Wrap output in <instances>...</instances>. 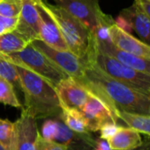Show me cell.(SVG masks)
<instances>
[{"instance_id":"29","label":"cell","mask_w":150,"mask_h":150,"mask_svg":"<svg viewBox=\"0 0 150 150\" xmlns=\"http://www.w3.org/2000/svg\"><path fill=\"white\" fill-rule=\"evenodd\" d=\"M0 150H6V149H4V147H3V146L0 144Z\"/></svg>"},{"instance_id":"15","label":"cell","mask_w":150,"mask_h":150,"mask_svg":"<svg viewBox=\"0 0 150 150\" xmlns=\"http://www.w3.org/2000/svg\"><path fill=\"white\" fill-rule=\"evenodd\" d=\"M129 24L131 30L135 32L139 39L150 47V20L133 3L130 7L123 10L120 15Z\"/></svg>"},{"instance_id":"9","label":"cell","mask_w":150,"mask_h":150,"mask_svg":"<svg viewBox=\"0 0 150 150\" xmlns=\"http://www.w3.org/2000/svg\"><path fill=\"white\" fill-rule=\"evenodd\" d=\"M84 117L88 130L96 132L107 123H117L118 119L108 107V105L96 95L91 94L88 101L80 110Z\"/></svg>"},{"instance_id":"7","label":"cell","mask_w":150,"mask_h":150,"mask_svg":"<svg viewBox=\"0 0 150 150\" xmlns=\"http://www.w3.org/2000/svg\"><path fill=\"white\" fill-rule=\"evenodd\" d=\"M31 44L70 77L78 81H81L84 78L85 65L71 51L55 49L45 44L41 40H34Z\"/></svg>"},{"instance_id":"21","label":"cell","mask_w":150,"mask_h":150,"mask_svg":"<svg viewBox=\"0 0 150 150\" xmlns=\"http://www.w3.org/2000/svg\"><path fill=\"white\" fill-rule=\"evenodd\" d=\"M0 144L6 150H15V124L0 119Z\"/></svg>"},{"instance_id":"17","label":"cell","mask_w":150,"mask_h":150,"mask_svg":"<svg viewBox=\"0 0 150 150\" xmlns=\"http://www.w3.org/2000/svg\"><path fill=\"white\" fill-rule=\"evenodd\" d=\"M30 44L16 30L0 35V54L19 52Z\"/></svg>"},{"instance_id":"3","label":"cell","mask_w":150,"mask_h":150,"mask_svg":"<svg viewBox=\"0 0 150 150\" xmlns=\"http://www.w3.org/2000/svg\"><path fill=\"white\" fill-rule=\"evenodd\" d=\"M44 9L56 21L69 51L74 54L84 64L95 43V37L77 18L57 5L41 1Z\"/></svg>"},{"instance_id":"2","label":"cell","mask_w":150,"mask_h":150,"mask_svg":"<svg viewBox=\"0 0 150 150\" xmlns=\"http://www.w3.org/2000/svg\"><path fill=\"white\" fill-rule=\"evenodd\" d=\"M15 65V64H14ZM25 98L26 112L35 120L59 117L62 106L56 88L31 70L16 65Z\"/></svg>"},{"instance_id":"11","label":"cell","mask_w":150,"mask_h":150,"mask_svg":"<svg viewBox=\"0 0 150 150\" xmlns=\"http://www.w3.org/2000/svg\"><path fill=\"white\" fill-rule=\"evenodd\" d=\"M38 9L40 18V40L48 46L57 50H69L65 42L59 28L52 16L44 9L42 0H33Z\"/></svg>"},{"instance_id":"5","label":"cell","mask_w":150,"mask_h":150,"mask_svg":"<svg viewBox=\"0 0 150 150\" xmlns=\"http://www.w3.org/2000/svg\"><path fill=\"white\" fill-rule=\"evenodd\" d=\"M0 55L10 62L39 75L55 88L62 80L70 77L31 43L19 52Z\"/></svg>"},{"instance_id":"27","label":"cell","mask_w":150,"mask_h":150,"mask_svg":"<svg viewBox=\"0 0 150 150\" xmlns=\"http://www.w3.org/2000/svg\"><path fill=\"white\" fill-rule=\"evenodd\" d=\"M119 127H120L117 123H107V124L103 125L101 127V129L99 130L101 133V134H100L101 139L108 141L109 139H111L117 134Z\"/></svg>"},{"instance_id":"12","label":"cell","mask_w":150,"mask_h":150,"mask_svg":"<svg viewBox=\"0 0 150 150\" xmlns=\"http://www.w3.org/2000/svg\"><path fill=\"white\" fill-rule=\"evenodd\" d=\"M110 35L112 44L118 49L136 56L150 59L149 46L132 33L121 29L115 23L110 27Z\"/></svg>"},{"instance_id":"28","label":"cell","mask_w":150,"mask_h":150,"mask_svg":"<svg viewBox=\"0 0 150 150\" xmlns=\"http://www.w3.org/2000/svg\"><path fill=\"white\" fill-rule=\"evenodd\" d=\"M134 4L150 20V0H134Z\"/></svg>"},{"instance_id":"14","label":"cell","mask_w":150,"mask_h":150,"mask_svg":"<svg viewBox=\"0 0 150 150\" xmlns=\"http://www.w3.org/2000/svg\"><path fill=\"white\" fill-rule=\"evenodd\" d=\"M95 43L96 49L100 52L117 59L120 62L133 69L150 75V59L136 56L124 52L115 47L112 42H102L97 41L95 39Z\"/></svg>"},{"instance_id":"30","label":"cell","mask_w":150,"mask_h":150,"mask_svg":"<svg viewBox=\"0 0 150 150\" xmlns=\"http://www.w3.org/2000/svg\"><path fill=\"white\" fill-rule=\"evenodd\" d=\"M149 114H150V109H149Z\"/></svg>"},{"instance_id":"1","label":"cell","mask_w":150,"mask_h":150,"mask_svg":"<svg viewBox=\"0 0 150 150\" xmlns=\"http://www.w3.org/2000/svg\"><path fill=\"white\" fill-rule=\"evenodd\" d=\"M84 65V78L80 82L101 98L117 119L118 112L150 115V98L108 76L93 63Z\"/></svg>"},{"instance_id":"20","label":"cell","mask_w":150,"mask_h":150,"mask_svg":"<svg viewBox=\"0 0 150 150\" xmlns=\"http://www.w3.org/2000/svg\"><path fill=\"white\" fill-rule=\"evenodd\" d=\"M0 77L11 83L14 89L22 91L20 78L16 65L5 60L0 55Z\"/></svg>"},{"instance_id":"10","label":"cell","mask_w":150,"mask_h":150,"mask_svg":"<svg viewBox=\"0 0 150 150\" xmlns=\"http://www.w3.org/2000/svg\"><path fill=\"white\" fill-rule=\"evenodd\" d=\"M15 124V150H38L37 142L40 133L36 120L22 107L20 117Z\"/></svg>"},{"instance_id":"19","label":"cell","mask_w":150,"mask_h":150,"mask_svg":"<svg viewBox=\"0 0 150 150\" xmlns=\"http://www.w3.org/2000/svg\"><path fill=\"white\" fill-rule=\"evenodd\" d=\"M117 117L118 120L140 134H144L150 137V115L133 114L125 112H118Z\"/></svg>"},{"instance_id":"16","label":"cell","mask_w":150,"mask_h":150,"mask_svg":"<svg viewBox=\"0 0 150 150\" xmlns=\"http://www.w3.org/2000/svg\"><path fill=\"white\" fill-rule=\"evenodd\" d=\"M107 142L111 150H133L141 146L143 140L136 130L120 127L117 134Z\"/></svg>"},{"instance_id":"18","label":"cell","mask_w":150,"mask_h":150,"mask_svg":"<svg viewBox=\"0 0 150 150\" xmlns=\"http://www.w3.org/2000/svg\"><path fill=\"white\" fill-rule=\"evenodd\" d=\"M62 122L72 131L78 134H88L87 122L82 116L80 111L76 109H68L62 107V114L60 116Z\"/></svg>"},{"instance_id":"24","label":"cell","mask_w":150,"mask_h":150,"mask_svg":"<svg viewBox=\"0 0 150 150\" xmlns=\"http://www.w3.org/2000/svg\"><path fill=\"white\" fill-rule=\"evenodd\" d=\"M57 132H58V120H47L42 127L40 136L43 140L49 142H54Z\"/></svg>"},{"instance_id":"22","label":"cell","mask_w":150,"mask_h":150,"mask_svg":"<svg viewBox=\"0 0 150 150\" xmlns=\"http://www.w3.org/2000/svg\"><path fill=\"white\" fill-rule=\"evenodd\" d=\"M13 85L4 78L0 77V104L10 105L15 108H21Z\"/></svg>"},{"instance_id":"13","label":"cell","mask_w":150,"mask_h":150,"mask_svg":"<svg viewBox=\"0 0 150 150\" xmlns=\"http://www.w3.org/2000/svg\"><path fill=\"white\" fill-rule=\"evenodd\" d=\"M39 24V12L33 0H22L19 24L15 30L31 43L34 40H40Z\"/></svg>"},{"instance_id":"8","label":"cell","mask_w":150,"mask_h":150,"mask_svg":"<svg viewBox=\"0 0 150 150\" xmlns=\"http://www.w3.org/2000/svg\"><path fill=\"white\" fill-rule=\"evenodd\" d=\"M56 91L62 107L79 111L87 104L92 94L84 83L72 77L62 80L56 86Z\"/></svg>"},{"instance_id":"6","label":"cell","mask_w":150,"mask_h":150,"mask_svg":"<svg viewBox=\"0 0 150 150\" xmlns=\"http://www.w3.org/2000/svg\"><path fill=\"white\" fill-rule=\"evenodd\" d=\"M79 21L94 34L102 25H112L115 20L101 10L98 0H52Z\"/></svg>"},{"instance_id":"25","label":"cell","mask_w":150,"mask_h":150,"mask_svg":"<svg viewBox=\"0 0 150 150\" xmlns=\"http://www.w3.org/2000/svg\"><path fill=\"white\" fill-rule=\"evenodd\" d=\"M19 24V18H7L0 15V35L14 31Z\"/></svg>"},{"instance_id":"26","label":"cell","mask_w":150,"mask_h":150,"mask_svg":"<svg viewBox=\"0 0 150 150\" xmlns=\"http://www.w3.org/2000/svg\"><path fill=\"white\" fill-rule=\"evenodd\" d=\"M38 150H68V148L63 144L57 143L56 142H49L43 140L41 136L38 138L37 142Z\"/></svg>"},{"instance_id":"4","label":"cell","mask_w":150,"mask_h":150,"mask_svg":"<svg viewBox=\"0 0 150 150\" xmlns=\"http://www.w3.org/2000/svg\"><path fill=\"white\" fill-rule=\"evenodd\" d=\"M88 62L93 63L112 78L150 98V75L133 69L117 59L100 52L96 49L95 43H94L85 63Z\"/></svg>"},{"instance_id":"23","label":"cell","mask_w":150,"mask_h":150,"mask_svg":"<svg viewBox=\"0 0 150 150\" xmlns=\"http://www.w3.org/2000/svg\"><path fill=\"white\" fill-rule=\"evenodd\" d=\"M22 0H0V15L7 18H19Z\"/></svg>"}]
</instances>
